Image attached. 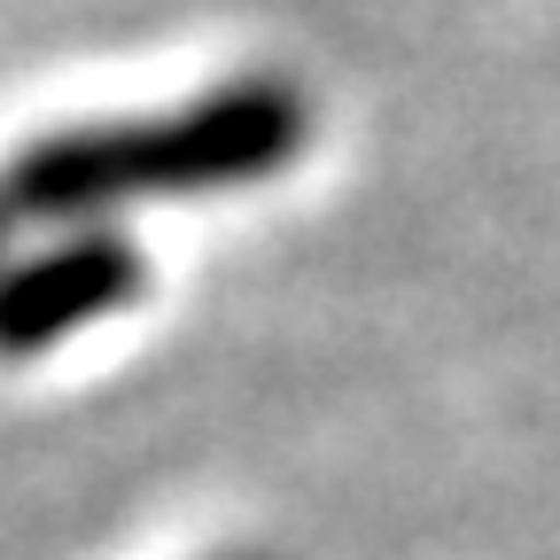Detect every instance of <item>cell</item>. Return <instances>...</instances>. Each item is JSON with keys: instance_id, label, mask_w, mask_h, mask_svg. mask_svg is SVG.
<instances>
[{"instance_id": "1", "label": "cell", "mask_w": 560, "mask_h": 560, "mask_svg": "<svg viewBox=\"0 0 560 560\" xmlns=\"http://www.w3.org/2000/svg\"><path fill=\"white\" fill-rule=\"evenodd\" d=\"M304 102L280 79L219 86L149 125H62L0 164V226H109V210L234 195L289 172L304 149Z\"/></svg>"}, {"instance_id": "2", "label": "cell", "mask_w": 560, "mask_h": 560, "mask_svg": "<svg viewBox=\"0 0 560 560\" xmlns=\"http://www.w3.org/2000/svg\"><path fill=\"white\" fill-rule=\"evenodd\" d=\"M140 289H149V265H140L132 234L70 226V234L0 265V359L62 350L70 335H86L109 312H125Z\"/></svg>"}, {"instance_id": "3", "label": "cell", "mask_w": 560, "mask_h": 560, "mask_svg": "<svg viewBox=\"0 0 560 560\" xmlns=\"http://www.w3.org/2000/svg\"><path fill=\"white\" fill-rule=\"evenodd\" d=\"M0 265H9V226H0Z\"/></svg>"}, {"instance_id": "4", "label": "cell", "mask_w": 560, "mask_h": 560, "mask_svg": "<svg viewBox=\"0 0 560 560\" xmlns=\"http://www.w3.org/2000/svg\"><path fill=\"white\" fill-rule=\"evenodd\" d=\"M234 560H265V552H234Z\"/></svg>"}]
</instances>
